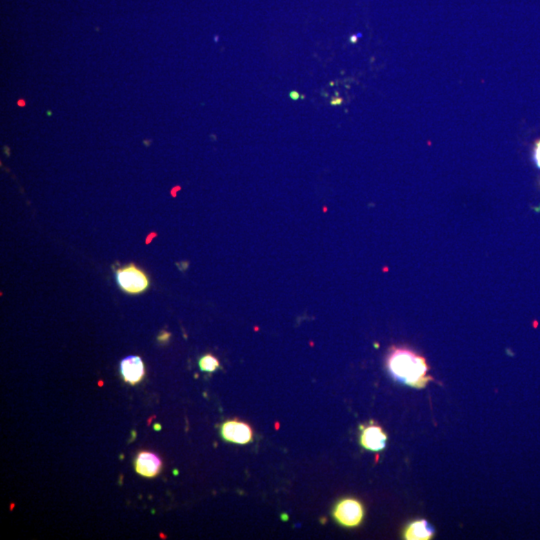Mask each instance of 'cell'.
<instances>
[{
    "instance_id": "cell-1",
    "label": "cell",
    "mask_w": 540,
    "mask_h": 540,
    "mask_svg": "<svg viewBox=\"0 0 540 540\" xmlns=\"http://www.w3.org/2000/svg\"><path fill=\"white\" fill-rule=\"evenodd\" d=\"M391 377L400 383L422 388L431 380L426 359L406 348H393L388 359Z\"/></svg>"
},
{
    "instance_id": "cell-2",
    "label": "cell",
    "mask_w": 540,
    "mask_h": 540,
    "mask_svg": "<svg viewBox=\"0 0 540 540\" xmlns=\"http://www.w3.org/2000/svg\"><path fill=\"white\" fill-rule=\"evenodd\" d=\"M115 277L119 288L128 294H140L150 288L148 275L134 264L117 270Z\"/></svg>"
},
{
    "instance_id": "cell-3",
    "label": "cell",
    "mask_w": 540,
    "mask_h": 540,
    "mask_svg": "<svg viewBox=\"0 0 540 540\" xmlns=\"http://www.w3.org/2000/svg\"><path fill=\"white\" fill-rule=\"evenodd\" d=\"M364 511L363 506L359 499L348 497L337 502L333 510V517L337 520L340 526L344 528H357L363 521Z\"/></svg>"
},
{
    "instance_id": "cell-4",
    "label": "cell",
    "mask_w": 540,
    "mask_h": 540,
    "mask_svg": "<svg viewBox=\"0 0 540 540\" xmlns=\"http://www.w3.org/2000/svg\"><path fill=\"white\" fill-rule=\"evenodd\" d=\"M220 432L222 439L232 443L246 444L253 439V430L250 426L237 419L224 422Z\"/></svg>"
},
{
    "instance_id": "cell-5",
    "label": "cell",
    "mask_w": 540,
    "mask_h": 540,
    "mask_svg": "<svg viewBox=\"0 0 540 540\" xmlns=\"http://www.w3.org/2000/svg\"><path fill=\"white\" fill-rule=\"evenodd\" d=\"M162 460L159 455L150 451H140L134 460V468L141 477L153 479L162 470Z\"/></svg>"
},
{
    "instance_id": "cell-6",
    "label": "cell",
    "mask_w": 540,
    "mask_h": 540,
    "mask_svg": "<svg viewBox=\"0 0 540 540\" xmlns=\"http://www.w3.org/2000/svg\"><path fill=\"white\" fill-rule=\"evenodd\" d=\"M388 441V435L382 430L381 426L377 424L361 428L360 434V444L362 448L370 451H380L384 450Z\"/></svg>"
},
{
    "instance_id": "cell-7",
    "label": "cell",
    "mask_w": 540,
    "mask_h": 540,
    "mask_svg": "<svg viewBox=\"0 0 540 540\" xmlns=\"http://www.w3.org/2000/svg\"><path fill=\"white\" fill-rule=\"evenodd\" d=\"M120 371L124 381L132 386L139 383L146 375L143 361L139 357L135 355L122 360L120 363Z\"/></svg>"
},
{
    "instance_id": "cell-8",
    "label": "cell",
    "mask_w": 540,
    "mask_h": 540,
    "mask_svg": "<svg viewBox=\"0 0 540 540\" xmlns=\"http://www.w3.org/2000/svg\"><path fill=\"white\" fill-rule=\"evenodd\" d=\"M435 530L426 519L414 520L404 530V539L408 540H430L434 535Z\"/></svg>"
},
{
    "instance_id": "cell-9",
    "label": "cell",
    "mask_w": 540,
    "mask_h": 540,
    "mask_svg": "<svg viewBox=\"0 0 540 540\" xmlns=\"http://www.w3.org/2000/svg\"><path fill=\"white\" fill-rule=\"evenodd\" d=\"M199 368L204 372H214L220 368V363L217 357L208 353L200 359Z\"/></svg>"
},
{
    "instance_id": "cell-10",
    "label": "cell",
    "mask_w": 540,
    "mask_h": 540,
    "mask_svg": "<svg viewBox=\"0 0 540 540\" xmlns=\"http://www.w3.org/2000/svg\"><path fill=\"white\" fill-rule=\"evenodd\" d=\"M170 337L171 334L170 332H166V331H161L159 337H157V340H159L160 343H166V342L170 339Z\"/></svg>"
},
{
    "instance_id": "cell-11",
    "label": "cell",
    "mask_w": 540,
    "mask_h": 540,
    "mask_svg": "<svg viewBox=\"0 0 540 540\" xmlns=\"http://www.w3.org/2000/svg\"><path fill=\"white\" fill-rule=\"evenodd\" d=\"M535 161L540 168V141L537 142V148H535Z\"/></svg>"
},
{
    "instance_id": "cell-12",
    "label": "cell",
    "mask_w": 540,
    "mask_h": 540,
    "mask_svg": "<svg viewBox=\"0 0 540 540\" xmlns=\"http://www.w3.org/2000/svg\"><path fill=\"white\" fill-rule=\"evenodd\" d=\"M290 99L292 100H294V101H297V100H299L300 99H306V97L304 95H300L297 91H291L290 93Z\"/></svg>"
},
{
    "instance_id": "cell-13",
    "label": "cell",
    "mask_w": 540,
    "mask_h": 540,
    "mask_svg": "<svg viewBox=\"0 0 540 540\" xmlns=\"http://www.w3.org/2000/svg\"><path fill=\"white\" fill-rule=\"evenodd\" d=\"M342 100L341 99H332V101H331V104H334V106H337V104L341 103Z\"/></svg>"
},
{
    "instance_id": "cell-14",
    "label": "cell",
    "mask_w": 540,
    "mask_h": 540,
    "mask_svg": "<svg viewBox=\"0 0 540 540\" xmlns=\"http://www.w3.org/2000/svg\"><path fill=\"white\" fill-rule=\"evenodd\" d=\"M350 40L352 42H357V37H351Z\"/></svg>"
}]
</instances>
